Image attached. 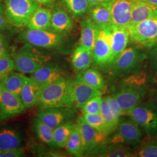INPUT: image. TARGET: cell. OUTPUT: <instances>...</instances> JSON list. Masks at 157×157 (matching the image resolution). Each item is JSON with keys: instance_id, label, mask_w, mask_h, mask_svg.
<instances>
[{"instance_id": "cell-1", "label": "cell", "mask_w": 157, "mask_h": 157, "mask_svg": "<svg viewBox=\"0 0 157 157\" xmlns=\"http://www.w3.org/2000/svg\"><path fill=\"white\" fill-rule=\"evenodd\" d=\"M147 56L136 47H126L112 63L109 71L112 78H124L140 71Z\"/></svg>"}, {"instance_id": "cell-2", "label": "cell", "mask_w": 157, "mask_h": 157, "mask_svg": "<svg viewBox=\"0 0 157 157\" xmlns=\"http://www.w3.org/2000/svg\"><path fill=\"white\" fill-rule=\"evenodd\" d=\"M72 81L67 78H63L42 87L37 105L40 109L68 106Z\"/></svg>"}, {"instance_id": "cell-3", "label": "cell", "mask_w": 157, "mask_h": 157, "mask_svg": "<svg viewBox=\"0 0 157 157\" xmlns=\"http://www.w3.org/2000/svg\"><path fill=\"white\" fill-rule=\"evenodd\" d=\"M40 7L35 0H4V15L11 26L22 28Z\"/></svg>"}, {"instance_id": "cell-4", "label": "cell", "mask_w": 157, "mask_h": 157, "mask_svg": "<svg viewBox=\"0 0 157 157\" xmlns=\"http://www.w3.org/2000/svg\"><path fill=\"white\" fill-rule=\"evenodd\" d=\"M143 137L139 126L129 117H121L116 130L106 137L107 144L132 147L139 144Z\"/></svg>"}, {"instance_id": "cell-5", "label": "cell", "mask_w": 157, "mask_h": 157, "mask_svg": "<svg viewBox=\"0 0 157 157\" xmlns=\"http://www.w3.org/2000/svg\"><path fill=\"white\" fill-rule=\"evenodd\" d=\"M126 113L148 137L157 138V105L153 101L142 102Z\"/></svg>"}, {"instance_id": "cell-6", "label": "cell", "mask_w": 157, "mask_h": 157, "mask_svg": "<svg viewBox=\"0 0 157 157\" xmlns=\"http://www.w3.org/2000/svg\"><path fill=\"white\" fill-rule=\"evenodd\" d=\"M14 71L22 73L32 74L48 63V57L37 47L26 43L13 57Z\"/></svg>"}, {"instance_id": "cell-7", "label": "cell", "mask_w": 157, "mask_h": 157, "mask_svg": "<svg viewBox=\"0 0 157 157\" xmlns=\"http://www.w3.org/2000/svg\"><path fill=\"white\" fill-rule=\"evenodd\" d=\"M64 35L51 30L25 29L18 36V39L37 48L52 49L60 47L64 43Z\"/></svg>"}, {"instance_id": "cell-8", "label": "cell", "mask_w": 157, "mask_h": 157, "mask_svg": "<svg viewBox=\"0 0 157 157\" xmlns=\"http://www.w3.org/2000/svg\"><path fill=\"white\" fill-rule=\"evenodd\" d=\"M111 39V25L98 27L93 51V63L95 67L109 70L112 56Z\"/></svg>"}, {"instance_id": "cell-9", "label": "cell", "mask_w": 157, "mask_h": 157, "mask_svg": "<svg viewBox=\"0 0 157 157\" xmlns=\"http://www.w3.org/2000/svg\"><path fill=\"white\" fill-rule=\"evenodd\" d=\"M128 29L130 39L137 44L148 48L157 45V14Z\"/></svg>"}, {"instance_id": "cell-10", "label": "cell", "mask_w": 157, "mask_h": 157, "mask_svg": "<svg viewBox=\"0 0 157 157\" xmlns=\"http://www.w3.org/2000/svg\"><path fill=\"white\" fill-rule=\"evenodd\" d=\"M147 87L130 84H120L119 88L113 95L124 112L133 109L141 104L147 95Z\"/></svg>"}, {"instance_id": "cell-11", "label": "cell", "mask_w": 157, "mask_h": 157, "mask_svg": "<svg viewBox=\"0 0 157 157\" xmlns=\"http://www.w3.org/2000/svg\"><path fill=\"white\" fill-rule=\"evenodd\" d=\"M102 93L100 90L93 88L76 76L71 86L68 106L81 109L91 98L102 95Z\"/></svg>"}, {"instance_id": "cell-12", "label": "cell", "mask_w": 157, "mask_h": 157, "mask_svg": "<svg viewBox=\"0 0 157 157\" xmlns=\"http://www.w3.org/2000/svg\"><path fill=\"white\" fill-rule=\"evenodd\" d=\"M76 113L77 109L73 107H52L41 109L37 115V118L54 129L63 124L71 121Z\"/></svg>"}, {"instance_id": "cell-13", "label": "cell", "mask_w": 157, "mask_h": 157, "mask_svg": "<svg viewBox=\"0 0 157 157\" xmlns=\"http://www.w3.org/2000/svg\"><path fill=\"white\" fill-rule=\"evenodd\" d=\"M26 109L19 96L12 93L2 87V98L0 104V122L22 113Z\"/></svg>"}, {"instance_id": "cell-14", "label": "cell", "mask_w": 157, "mask_h": 157, "mask_svg": "<svg viewBox=\"0 0 157 157\" xmlns=\"http://www.w3.org/2000/svg\"><path fill=\"white\" fill-rule=\"evenodd\" d=\"M77 124L80 129L83 143L82 156H88L94 149L102 144L105 137L88 124L83 116L78 117Z\"/></svg>"}, {"instance_id": "cell-15", "label": "cell", "mask_w": 157, "mask_h": 157, "mask_svg": "<svg viewBox=\"0 0 157 157\" xmlns=\"http://www.w3.org/2000/svg\"><path fill=\"white\" fill-rule=\"evenodd\" d=\"M107 5L111 12L112 25L128 28L132 20L131 0H110Z\"/></svg>"}, {"instance_id": "cell-16", "label": "cell", "mask_w": 157, "mask_h": 157, "mask_svg": "<svg viewBox=\"0 0 157 157\" xmlns=\"http://www.w3.org/2000/svg\"><path fill=\"white\" fill-rule=\"evenodd\" d=\"M30 78L38 84L41 89L60 78H67L61 67L56 63H47L35 72L31 74Z\"/></svg>"}, {"instance_id": "cell-17", "label": "cell", "mask_w": 157, "mask_h": 157, "mask_svg": "<svg viewBox=\"0 0 157 157\" xmlns=\"http://www.w3.org/2000/svg\"><path fill=\"white\" fill-rule=\"evenodd\" d=\"M25 140V136L21 129L12 126L0 129V151L22 147Z\"/></svg>"}, {"instance_id": "cell-18", "label": "cell", "mask_w": 157, "mask_h": 157, "mask_svg": "<svg viewBox=\"0 0 157 157\" xmlns=\"http://www.w3.org/2000/svg\"><path fill=\"white\" fill-rule=\"evenodd\" d=\"M73 28V20L70 15L60 7H54L52 11L50 30L65 36Z\"/></svg>"}, {"instance_id": "cell-19", "label": "cell", "mask_w": 157, "mask_h": 157, "mask_svg": "<svg viewBox=\"0 0 157 157\" xmlns=\"http://www.w3.org/2000/svg\"><path fill=\"white\" fill-rule=\"evenodd\" d=\"M111 32L112 56L109 69L115 59L127 47L130 39L129 30L128 28L112 25H111Z\"/></svg>"}, {"instance_id": "cell-20", "label": "cell", "mask_w": 157, "mask_h": 157, "mask_svg": "<svg viewBox=\"0 0 157 157\" xmlns=\"http://www.w3.org/2000/svg\"><path fill=\"white\" fill-rule=\"evenodd\" d=\"M131 147L103 143L97 147L88 155L92 157H128L135 156Z\"/></svg>"}, {"instance_id": "cell-21", "label": "cell", "mask_w": 157, "mask_h": 157, "mask_svg": "<svg viewBox=\"0 0 157 157\" xmlns=\"http://www.w3.org/2000/svg\"><path fill=\"white\" fill-rule=\"evenodd\" d=\"M131 25L143 22L157 14V8L140 0H131Z\"/></svg>"}, {"instance_id": "cell-22", "label": "cell", "mask_w": 157, "mask_h": 157, "mask_svg": "<svg viewBox=\"0 0 157 157\" xmlns=\"http://www.w3.org/2000/svg\"><path fill=\"white\" fill-rule=\"evenodd\" d=\"M98 31V26L90 17L83 20L81 22V36L80 45L90 51L93 54Z\"/></svg>"}, {"instance_id": "cell-23", "label": "cell", "mask_w": 157, "mask_h": 157, "mask_svg": "<svg viewBox=\"0 0 157 157\" xmlns=\"http://www.w3.org/2000/svg\"><path fill=\"white\" fill-rule=\"evenodd\" d=\"M52 11L49 8L40 7L34 12L26 25V28L50 30Z\"/></svg>"}, {"instance_id": "cell-24", "label": "cell", "mask_w": 157, "mask_h": 157, "mask_svg": "<svg viewBox=\"0 0 157 157\" xmlns=\"http://www.w3.org/2000/svg\"><path fill=\"white\" fill-rule=\"evenodd\" d=\"M40 89V87L32 78L28 77L20 95L26 108H30L37 105Z\"/></svg>"}, {"instance_id": "cell-25", "label": "cell", "mask_w": 157, "mask_h": 157, "mask_svg": "<svg viewBox=\"0 0 157 157\" xmlns=\"http://www.w3.org/2000/svg\"><path fill=\"white\" fill-rule=\"evenodd\" d=\"M93 63L92 52L82 45L75 48L72 56V64L73 69L78 72L90 68Z\"/></svg>"}, {"instance_id": "cell-26", "label": "cell", "mask_w": 157, "mask_h": 157, "mask_svg": "<svg viewBox=\"0 0 157 157\" xmlns=\"http://www.w3.org/2000/svg\"><path fill=\"white\" fill-rule=\"evenodd\" d=\"M28 78L23 73L12 71L0 80L6 89L20 97L23 87Z\"/></svg>"}, {"instance_id": "cell-27", "label": "cell", "mask_w": 157, "mask_h": 157, "mask_svg": "<svg viewBox=\"0 0 157 157\" xmlns=\"http://www.w3.org/2000/svg\"><path fill=\"white\" fill-rule=\"evenodd\" d=\"M32 129L37 137L41 142L51 148H56L54 140V129L37 117L32 122Z\"/></svg>"}, {"instance_id": "cell-28", "label": "cell", "mask_w": 157, "mask_h": 157, "mask_svg": "<svg viewBox=\"0 0 157 157\" xmlns=\"http://www.w3.org/2000/svg\"><path fill=\"white\" fill-rule=\"evenodd\" d=\"M89 11V17L98 27L112 25V17L107 3L91 6Z\"/></svg>"}, {"instance_id": "cell-29", "label": "cell", "mask_w": 157, "mask_h": 157, "mask_svg": "<svg viewBox=\"0 0 157 157\" xmlns=\"http://www.w3.org/2000/svg\"><path fill=\"white\" fill-rule=\"evenodd\" d=\"M76 77L95 89L102 91L105 88V82L101 73L94 69L88 68L81 71Z\"/></svg>"}, {"instance_id": "cell-30", "label": "cell", "mask_w": 157, "mask_h": 157, "mask_svg": "<svg viewBox=\"0 0 157 157\" xmlns=\"http://www.w3.org/2000/svg\"><path fill=\"white\" fill-rule=\"evenodd\" d=\"M65 147L70 154L76 157L82 156L83 143L78 124H75Z\"/></svg>"}, {"instance_id": "cell-31", "label": "cell", "mask_w": 157, "mask_h": 157, "mask_svg": "<svg viewBox=\"0 0 157 157\" xmlns=\"http://www.w3.org/2000/svg\"><path fill=\"white\" fill-rule=\"evenodd\" d=\"M100 113L105 122L107 137L116 130L118 126L119 121L115 119L114 115H113L107 101L106 96L102 97Z\"/></svg>"}, {"instance_id": "cell-32", "label": "cell", "mask_w": 157, "mask_h": 157, "mask_svg": "<svg viewBox=\"0 0 157 157\" xmlns=\"http://www.w3.org/2000/svg\"><path fill=\"white\" fill-rule=\"evenodd\" d=\"M75 124L71 121L56 127L54 129V140L56 147L63 148L69 136L71 134Z\"/></svg>"}, {"instance_id": "cell-33", "label": "cell", "mask_w": 157, "mask_h": 157, "mask_svg": "<svg viewBox=\"0 0 157 157\" xmlns=\"http://www.w3.org/2000/svg\"><path fill=\"white\" fill-rule=\"evenodd\" d=\"M65 8L73 17L82 16L91 8L87 0H62Z\"/></svg>"}, {"instance_id": "cell-34", "label": "cell", "mask_w": 157, "mask_h": 157, "mask_svg": "<svg viewBox=\"0 0 157 157\" xmlns=\"http://www.w3.org/2000/svg\"><path fill=\"white\" fill-rule=\"evenodd\" d=\"M84 120L96 129L101 135H103L106 138V129L104 119L101 113L94 114H84L83 115Z\"/></svg>"}, {"instance_id": "cell-35", "label": "cell", "mask_w": 157, "mask_h": 157, "mask_svg": "<svg viewBox=\"0 0 157 157\" xmlns=\"http://www.w3.org/2000/svg\"><path fill=\"white\" fill-rule=\"evenodd\" d=\"M102 99V95H97L87 101L81 108L83 115L100 113L101 112Z\"/></svg>"}, {"instance_id": "cell-36", "label": "cell", "mask_w": 157, "mask_h": 157, "mask_svg": "<svg viewBox=\"0 0 157 157\" xmlns=\"http://www.w3.org/2000/svg\"><path fill=\"white\" fill-rule=\"evenodd\" d=\"M140 157H157V139L150 141L141 146L135 154Z\"/></svg>"}, {"instance_id": "cell-37", "label": "cell", "mask_w": 157, "mask_h": 157, "mask_svg": "<svg viewBox=\"0 0 157 157\" xmlns=\"http://www.w3.org/2000/svg\"><path fill=\"white\" fill-rule=\"evenodd\" d=\"M13 58L9 54L0 56V80L14 71Z\"/></svg>"}, {"instance_id": "cell-38", "label": "cell", "mask_w": 157, "mask_h": 157, "mask_svg": "<svg viewBox=\"0 0 157 157\" xmlns=\"http://www.w3.org/2000/svg\"><path fill=\"white\" fill-rule=\"evenodd\" d=\"M106 98L113 115L115 119L119 121L120 118L124 113L123 109L113 95H107Z\"/></svg>"}, {"instance_id": "cell-39", "label": "cell", "mask_w": 157, "mask_h": 157, "mask_svg": "<svg viewBox=\"0 0 157 157\" xmlns=\"http://www.w3.org/2000/svg\"><path fill=\"white\" fill-rule=\"evenodd\" d=\"M27 155L22 147L0 151V157H23Z\"/></svg>"}, {"instance_id": "cell-40", "label": "cell", "mask_w": 157, "mask_h": 157, "mask_svg": "<svg viewBox=\"0 0 157 157\" xmlns=\"http://www.w3.org/2000/svg\"><path fill=\"white\" fill-rule=\"evenodd\" d=\"M148 57L150 67L152 72L157 76V45L152 48Z\"/></svg>"}, {"instance_id": "cell-41", "label": "cell", "mask_w": 157, "mask_h": 157, "mask_svg": "<svg viewBox=\"0 0 157 157\" xmlns=\"http://www.w3.org/2000/svg\"><path fill=\"white\" fill-rule=\"evenodd\" d=\"M9 43L4 35L0 32V56L8 54Z\"/></svg>"}, {"instance_id": "cell-42", "label": "cell", "mask_w": 157, "mask_h": 157, "mask_svg": "<svg viewBox=\"0 0 157 157\" xmlns=\"http://www.w3.org/2000/svg\"><path fill=\"white\" fill-rule=\"evenodd\" d=\"M11 26L7 20L6 15L3 14L0 15V32L8 29Z\"/></svg>"}, {"instance_id": "cell-43", "label": "cell", "mask_w": 157, "mask_h": 157, "mask_svg": "<svg viewBox=\"0 0 157 157\" xmlns=\"http://www.w3.org/2000/svg\"><path fill=\"white\" fill-rule=\"evenodd\" d=\"M38 3H39L41 6H44L48 7L51 8L56 2V0H35Z\"/></svg>"}, {"instance_id": "cell-44", "label": "cell", "mask_w": 157, "mask_h": 157, "mask_svg": "<svg viewBox=\"0 0 157 157\" xmlns=\"http://www.w3.org/2000/svg\"><path fill=\"white\" fill-rule=\"evenodd\" d=\"M90 4L91 7L93 6H97L100 4H107L110 0H87Z\"/></svg>"}, {"instance_id": "cell-45", "label": "cell", "mask_w": 157, "mask_h": 157, "mask_svg": "<svg viewBox=\"0 0 157 157\" xmlns=\"http://www.w3.org/2000/svg\"><path fill=\"white\" fill-rule=\"evenodd\" d=\"M147 4L157 8V0H140Z\"/></svg>"}, {"instance_id": "cell-46", "label": "cell", "mask_w": 157, "mask_h": 157, "mask_svg": "<svg viewBox=\"0 0 157 157\" xmlns=\"http://www.w3.org/2000/svg\"><path fill=\"white\" fill-rule=\"evenodd\" d=\"M152 101L157 105V85L154 89L153 95H152Z\"/></svg>"}, {"instance_id": "cell-47", "label": "cell", "mask_w": 157, "mask_h": 157, "mask_svg": "<svg viewBox=\"0 0 157 157\" xmlns=\"http://www.w3.org/2000/svg\"><path fill=\"white\" fill-rule=\"evenodd\" d=\"M4 13V3L0 0V15Z\"/></svg>"}, {"instance_id": "cell-48", "label": "cell", "mask_w": 157, "mask_h": 157, "mask_svg": "<svg viewBox=\"0 0 157 157\" xmlns=\"http://www.w3.org/2000/svg\"><path fill=\"white\" fill-rule=\"evenodd\" d=\"M2 86L0 83V104L1 101V98H2Z\"/></svg>"}]
</instances>
